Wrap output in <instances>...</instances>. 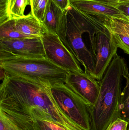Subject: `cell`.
Listing matches in <instances>:
<instances>
[{"label": "cell", "mask_w": 129, "mask_h": 130, "mask_svg": "<svg viewBox=\"0 0 129 130\" xmlns=\"http://www.w3.org/2000/svg\"><path fill=\"white\" fill-rule=\"evenodd\" d=\"M45 57L69 72H82L79 62L62 42L58 36L47 32L42 37Z\"/></svg>", "instance_id": "6"}, {"label": "cell", "mask_w": 129, "mask_h": 130, "mask_svg": "<svg viewBox=\"0 0 129 130\" xmlns=\"http://www.w3.org/2000/svg\"><path fill=\"white\" fill-rule=\"evenodd\" d=\"M0 101L28 107H37L50 115L57 124L67 130L79 129L58 105L50 86L47 85L5 75L0 86Z\"/></svg>", "instance_id": "1"}, {"label": "cell", "mask_w": 129, "mask_h": 130, "mask_svg": "<svg viewBox=\"0 0 129 130\" xmlns=\"http://www.w3.org/2000/svg\"><path fill=\"white\" fill-rule=\"evenodd\" d=\"M28 37L17 30L15 20L11 19L0 24V40L13 39Z\"/></svg>", "instance_id": "16"}, {"label": "cell", "mask_w": 129, "mask_h": 130, "mask_svg": "<svg viewBox=\"0 0 129 130\" xmlns=\"http://www.w3.org/2000/svg\"><path fill=\"white\" fill-rule=\"evenodd\" d=\"M67 11L68 10H62L52 0H49L47 13L43 23L48 32L58 36L64 45L73 54L67 39Z\"/></svg>", "instance_id": "11"}, {"label": "cell", "mask_w": 129, "mask_h": 130, "mask_svg": "<svg viewBox=\"0 0 129 130\" xmlns=\"http://www.w3.org/2000/svg\"><path fill=\"white\" fill-rule=\"evenodd\" d=\"M52 95L60 108L83 130H91L89 106L65 83L51 87Z\"/></svg>", "instance_id": "4"}, {"label": "cell", "mask_w": 129, "mask_h": 130, "mask_svg": "<svg viewBox=\"0 0 129 130\" xmlns=\"http://www.w3.org/2000/svg\"><path fill=\"white\" fill-rule=\"evenodd\" d=\"M104 24L112 34L118 48L129 55V18L109 17L103 20Z\"/></svg>", "instance_id": "12"}, {"label": "cell", "mask_w": 129, "mask_h": 130, "mask_svg": "<svg viewBox=\"0 0 129 130\" xmlns=\"http://www.w3.org/2000/svg\"><path fill=\"white\" fill-rule=\"evenodd\" d=\"M45 57L42 37L0 40V61L12 58Z\"/></svg>", "instance_id": "5"}, {"label": "cell", "mask_w": 129, "mask_h": 130, "mask_svg": "<svg viewBox=\"0 0 129 130\" xmlns=\"http://www.w3.org/2000/svg\"><path fill=\"white\" fill-rule=\"evenodd\" d=\"M65 83L91 107L94 105L100 91V81L85 72H69Z\"/></svg>", "instance_id": "10"}, {"label": "cell", "mask_w": 129, "mask_h": 130, "mask_svg": "<svg viewBox=\"0 0 129 130\" xmlns=\"http://www.w3.org/2000/svg\"><path fill=\"white\" fill-rule=\"evenodd\" d=\"M86 1L100 2L104 4H106L118 8H120V7L122 6L127 5L125 2L121 0H86Z\"/></svg>", "instance_id": "22"}, {"label": "cell", "mask_w": 129, "mask_h": 130, "mask_svg": "<svg viewBox=\"0 0 129 130\" xmlns=\"http://www.w3.org/2000/svg\"><path fill=\"white\" fill-rule=\"evenodd\" d=\"M0 130H38L26 109L0 103Z\"/></svg>", "instance_id": "9"}, {"label": "cell", "mask_w": 129, "mask_h": 130, "mask_svg": "<svg viewBox=\"0 0 129 130\" xmlns=\"http://www.w3.org/2000/svg\"><path fill=\"white\" fill-rule=\"evenodd\" d=\"M14 20L17 30L27 37H42L48 32L43 23L33 16L31 12Z\"/></svg>", "instance_id": "14"}, {"label": "cell", "mask_w": 129, "mask_h": 130, "mask_svg": "<svg viewBox=\"0 0 129 130\" xmlns=\"http://www.w3.org/2000/svg\"><path fill=\"white\" fill-rule=\"evenodd\" d=\"M128 123L120 118H117L108 126L106 130H126Z\"/></svg>", "instance_id": "20"}, {"label": "cell", "mask_w": 129, "mask_h": 130, "mask_svg": "<svg viewBox=\"0 0 129 130\" xmlns=\"http://www.w3.org/2000/svg\"><path fill=\"white\" fill-rule=\"evenodd\" d=\"M10 0H0V24L11 19L10 14Z\"/></svg>", "instance_id": "19"}, {"label": "cell", "mask_w": 129, "mask_h": 130, "mask_svg": "<svg viewBox=\"0 0 129 130\" xmlns=\"http://www.w3.org/2000/svg\"><path fill=\"white\" fill-rule=\"evenodd\" d=\"M26 109L28 111L31 117L32 118L34 122H35V124H36V126L38 130H53L51 127H50L48 125H47L42 120L39 118L37 116L35 115L32 112L30 111L29 110H28L25 108L23 107Z\"/></svg>", "instance_id": "21"}, {"label": "cell", "mask_w": 129, "mask_h": 130, "mask_svg": "<svg viewBox=\"0 0 129 130\" xmlns=\"http://www.w3.org/2000/svg\"><path fill=\"white\" fill-rule=\"evenodd\" d=\"M126 62L117 54L100 81L96 102L89 109L91 130H106L119 118L122 82Z\"/></svg>", "instance_id": "2"}, {"label": "cell", "mask_w": 129, "mask_h": 130, "mask_svg": "<svg viewBox=\"0 0 129 130\" xmlns=\"http://www.w3.org/2000/svg\"><path fill=\"white\" fill-rule=\"evenodd\" d=\"M120 8H122V9H120L124 12L126 16L129 17V4L125 6L120 7Z\"/></svg>", "instance_id": "24"}, {"label": "cell", "mask_w": 129, "mask_h": 130, "mask_svg": "<svg viewBox=\"0 0 129 130\" xmlns=\"http://www.w3.org/2000/svg\"><path fill=\"white\" fill-rule=\"evenodd\" d=\"M71 5L86 13L104 20L109 17L126 15L120 8L100 2L86 0H70Z\"/></svg>", "instance_id": "13"}, {"label": "cell", "mask_w": 129, "mask_h": 130, "mask_svg": "<svg viewBox=\"0 0 129 130\" xmlns=\"http://www.w3.org/2000/svg\"><path fill=\"white\" fill-rule=\"evenodd\" d=\"M30 4V0H10L9 11L11 18L16 19L25 16L26 7Z\"/></svg>", "instance_id": "18"}, {"label": "cell", "mask_w": 129, "mask_h": 130, "mask_svg": "<svg viewBox=\"0 0 129 130\" xmlns=\"http://www.w3.org/2000/svg\"><path fill=\"white\" fill-rule=\"evenodd\" d=\"M48 2L49 0H30L31 13L42 23L47 13Z\"/></svg>", "instance_id": "17"}, {"label": "cell", "mask_w": 129, "mask_h": 130, "mask_svg": "<svg viewBox=\"0 0 129 130\" xmlns=\"http://www.w3.org/2000/svg\"><path fill=\"white\" fill-rule=\"evenodd\" d=\"M95 48L96 54L95 66L90 75L96 80L100 81L117 54L118 49L113 35L107 28L104 31L96 34Z\"/></svg>", "instance_id": "8"}, {"label": "cell", "mask_w": 129, "mask_h": 130, "mask_svg": "<svg viewBox=\"0 0 129 130\" xmlns=\"http://www.w3.org/2000/svg\"><path fill=\"white\" fill-rule=\"evenodd\" d=\"M121 1L124 2L127 5L129 4V0H121Z\"/></svg>", "instance_id": "25"}, {"label": "cell", "mask_w": 129, "mask_h": 130, "mask_svg": "<svg viewBox=\"0 0 129 130\" xmlns=\"http://www.w3.org/2000/svg\"><path fill=\"white\" fill-rule=\"evenodd\" d=\"M62 10H68L70 7V0H52Z\"/></svg>", "instance_id": "23"}, {"label": "cell", "mask_w": 129, "mask_h": 130, "mask_svg": "<svg viewBox=\"0 0 129 130\" xmlns=\"http://www.w3.org/2000/svg\"></svg>", "instance_id": "27"}, {"label": "cell", "mask_w": 129, "mask_h": 130, "mask_svg": "<svg viewBox=\"0 0 129 130\" xmlns=\"http://www.w3.org/2000/svg\"><path fill=\"white\" fill-rule=\"evenodd\" d=\"M5 75L23 78L51 86L65 83L69 72L46 57L16 58L0 61Z\"/></svg>", "instance_id": "3"}, {"label": "cell", "mask_w": 129, "mask_h": 130, "mask_svg": "<svg viewBox=\"0 0 129 130\" xmlns=\"http://www.w3.org/2000/svg\"><path fill=\"white\" fill-rule=\"evenodd\" d=\"M67 15V39L73 55L84 66L85 72L91 75L95 68V60L90 50L86 45L83 38V34H89L90 31L81 26L68 11Z\"/></svg>", "instance_id": "7"}, {"label": "cell", "mask_w": 129, "mask_h": 130, "mask_svg": "<svg viewBox=\"0 0 129 130\" xmlns=\"http://www.w3.org/2000/svg\"><path fill=\"white\" fill-rule=\"evenodd\" d=\"M126 130H129V124H128V127H127V129Z\"/></svg>", "instance_id": "26"}, {"label": "cell", "mask_w": 129, "mask_h": 130, "mask_svg": "<svg viewBox=\"0 0 129 130\" xmlns=\"http://www.w3.org/2000/svg\"><path fill=\"white\" fill-rule=\"evenodd\" d=\"M123 76L126 83L121 93L119 118L129 124V72L126 63L124 67Z\"/></svg>", "instance_id": "15"}]
</instances>
